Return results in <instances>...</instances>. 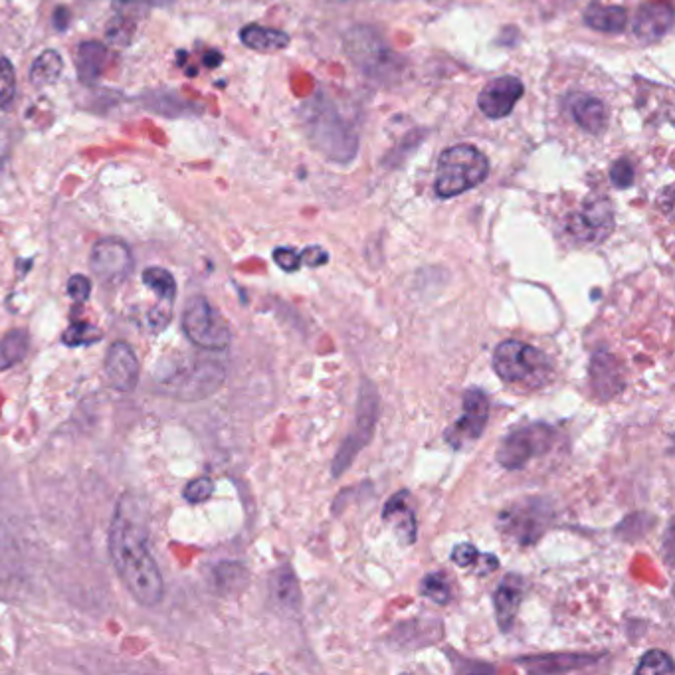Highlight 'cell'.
Wrapping results in <instances>:
<instances>
[{
	"label": "cell",
	"instance_id": "3",
	"mask_svg": "<svg viewBox=\"0 0 675 675\" xmlns=\"http://www.w3.org/2000/svg\"><path fill=\"white\" fill-rule=\"evenodd\" d=\"M489 175V161L474 145H454L438 157L434 191L452 198L480 187Z\"/></svg>",
	"mask_w": 675,
	"mask_h": 675
},
{
	"label": "cell",
	"instance_id": "37",
	"mask_svg": "<svg viewBox=\"0 0 675 675\" xmlns=\"http://www.w3.org/2000/svg\"><path fill=\"white\" fill-rule=\"evenodd\" d=\"M478 557H480L478 549H476L474 545H468V543L458 545V547L452 551V561H454L458 567H462V569L476 565V559H478Z\"/></svg>",
	"mask_w": 675,
	"mask_h": 675
},
{
	"label": "cell",
	"instance_id": "42",
	"mask_svg": "<svg viewBox=\"0 0 675 675\" xmlns=\"http://www.w3.org/2000/svg\"><path fill=\"white\" fill-rule=\"evenodd\" d=\"M68 10H64V8H58L56 10V26H58V30H64L68 24H64V14H66Z\"/></svg>",
	"mask_w": 675,
	"mask_h": 675
},
{
	"label": "cell",
	"instance_id": "17",
	"mask_svg": "<svg viewBox=\"0 0 675 675\" xmlns=\"http://www.w3.org/2000/svg\"><path fill=\"white\" fill-rule=\"evenodd\" d=\"M590 381L600 400H610L612 396H616L624 386L622 367L616 357L606 351L594 353L590 365Z\"/></svg>",
	"mask_w": 675,
	"mask_h": 675
},
{
	"label": "cell",
	"instance_id": "5",
	"mask_svg": "<svg viewBox=\"0 0 675 675\" xmlns=\"http://www.w3.org/2000/svg\"><path fill=\"white\" fill-rule=\"evenodd\" d=\"M349 58L373 80H390L400 72L398 56L373 28H353L345 38Z\"/></svg>",
	"mask_w": 675,
	"mask_h": 675
},
{
	"label": "cell",
	"instance_id": "1",
	"mask_svg": "<svg viewBox=\"0 0 675 675\" xmlns=\"http://www.w3.org/2000/svg\"><path fill=\"white\" fill-rule=\"evenodd\" d=\"M109 555L123 586L141 606L151 608L163 600V575L149 551L145 517L131 495L121 497L115 507L109 529Z\"/></svg>",
	"mask_w": 675,
	"mask_h": 675
},
{
	"label": "cell",
	"instance_id": "13",
	"mask_svg": "<svg viewBox=\"0 0 675 675\" xmlns=\"http://www.w3.org/2000/svg\"><path fill=\"white\" fill-rule=\"evenodd\" d=\"M523 82L515 76H501L491 80L478 97V107L489 119H503L511 115L517 101L523 97Z\"/></svg>",
	"mask_w": 675,
	"mask_h": 675
},
{
	"label": "cell",
	"instance_id": "39",
	"mask_svg": "<svg viewBox=\"0 0 675 675\" xmlns=\"http://www.w3.org/2000/svg\"><path fill=\"white\" fill-rule=\"evenodd\" d=\"M327 260H329V254L321 246H309L301 252V262L311 266V268H319V266L327 264Z\"/></svg>",
	"mask_w": 675,
	"mask_h": 675
},
{
	"label": "cell",
	"instance_id": "41",
	"mask_svg": "<svg viewBox=\"0 0 675 675\" xmlns=\"http://www.w3.org/2000/svg\"><path fill=\"white\" fill-rule=\"evenodd\" d=\"M204 62L208 64V68H216V66L222 62V56H220V54H216V52H212L210 56H206V58H204Z\"/></svg>",
	"mask_w": 675,
	"mask_h": 675
},
{
	"label": "cell",
	"instance_id": "38",
	"mask_svg": "<svg viewBox=\"0 0 675 675\" xmlns=\"http://www.w3.org/2000/svg\"><path fill=\"white\" fill-rule=\"evenodd\" d=\"M68 293L76 301H86L92 293V282L86 276H72L68 282Z\"/></svg>",
	"mask_w": 675,
	"mask_h": 675
},
{
	"label": "cell",
	"instance_id": "26",
	"mask_svg": "<svg viewBox=\"0 0 675 675\" xmlns=\"http://www.w3.org/2000/svg\"><path fill=\"white\" fill-rule=\"evenodd\" d=\"M28 333L14 329L0 339V371H8L18 365L28 351Z\"/></svg>",
	"mask_w": 675,
	"mask_h": 675
},
{
	"label": "cell",
	"instance_id": "30",
	"mask_svg": "<svg viewBox=\"0 0 675 675\" xmlns=\"http://www.w3.org/2000/svg\"><path fill=\"white\" fill-rule=\"evenodd\" d=\"M420 590H422V594H424L426 598H430V600L436 602V604H448V602L452 600L450 584H448V579H446L442 573L428 575L426 579L422 580Z\"/></svg>",
	"mask_w": 675,
	"mask_h": 675
},
{
	"label": "cell",
	"instance_id": "18",
	"mask_svg": "<svg viewBox=\"0 0 675 675\" xmlns=\"http://www.w3.org/2000/svg\"><path fill=\"white\" fill-rule=\"evenodd\" d=\"M573 119L582 131L590 135H602L608 127V109L598 97L575 94L569 101Z\"/></svg>",
	"mask_w": 675,
	"mask_h": 675
},
{
	"label": "cell",
	"instance_id": "4",
	"mask_svg": "<svg viewBox=\"0 0 675 675\" xmlns=\"http://www.w3.org/2000/svg\"><path fill=\"white\" fill-rule=\"evenodd\" d=\"M493 371L509 385L539 388L551 377L549 357L527 343L505 341L493 353Z\"/></svg>",
	"mask_w": 675,
	"mask_h": 675
},
{
	"label": "cell",
	"instance_id": "14",
	"mask_svg": "<svg viewBox=\"0 0 675 675\" xmlns=\"http://www.w3.org/2000/svg\"><path fill=\"white\" fill-rule=\"evenodd\" d=\"M103 371L109 386L119 392H131L139 383L141 367L135 351L125 341H117L107 349Z\"/></svg>",
	"mask_w": 675,
	"mask_h": 675
},
{
	"label": "cell",
	"instance_id": "8",
	"mask_svg": "<svg viewBox=\"0 0 675 675\" xmlns=\"http://www.w3.org/2000/svg\"><path fill=\"white\" fill-rule=\"evenodd\" d=\"M557 432L547 424H529L511 432L497 448V462L505 470H521L533 458L547 454L555 444Z\"/></svg>",
	"mask_w": 675,
	"mask_h": 675
},
{
	"label": "cell",
	"instance_id": "24",
	"mask_svg": "<svg viewBox=\"0 0 675 675\" xmlns=\"http://www.w3.org/2000/svg\"><path fill=\"white\" fill-rule=\"evenodd\" d=\"M594 656H580V654H553V656H543V658H531L523 660V664L531 672L539 674H563V672H575L580 668H586L594 664Z\"/></svg>",
	"mask_w": 675,
	"mask_h": 675
},
{
	"label": "cell",
	"instance_id": "28",
	"mask_svg": "<svg viewBox=\"0 0 675 675\" xmlns=\"http://www.w3.org/2000/svg\"><path fill=\"white\" fill-rule=\"evenodd\" d=\"M143 284L149 290L155 291L163 301H167V303L173 305V301L177 297V282H175V278H173V274L169 270L157 268V266L147 268L143 272Z\"/></svg>",
	"mask_w": 675,
	"mask_h": 675
},
{
	"label": "cell",
	"instance_id": "11",
	"mask_svg": "<svg viewBox=\"0 0 675 675\" xmlns=\"http://www.w3.org/2000/svg\"><path fill=\"white\" fill-rule=\"evenodd\" d=\"M90 268L101 284L119 286L129 278L133 270L131 250L123 240L103 238L92 250Z\"/></svg>",
	"mask_w": 675,
	"mask_h": 675
},
{
	"label": "cell",
	"instance_id": "10",
	"mask_svg": "<svg viewBox=\"0 0 675 675\" xmlns=\"http://www.w3.org/2000/svg\"><path fill=\"white\" fill-rule=\"evenodd\" d=\"M569 234L582 244H600L614 230V212L604 196H588L579 210L569 216Z\"/></svg>",
	"mask_w": 675,
	"mask_h": 675
},
{
	"label": "cell",
	"instance_id": "7",
	"mask_svg": "<svg viewBox=\"0 0 675 675\" xmlns=\"http://www.w3.org/2000/svg\"><path fill=\"white\" fill-rule=\"evenodd\" d=\"M379 420V394L377 388L365 381L361 390H359V400H357V424L355 430L347 436L343 442L335 462H333V476L339 478L341 474L347 472V468L353 464L357 454L371 442L375 428Z\"/></svg>",
	"mask_w": 675,
	"mask_h": 675
},
{
	"label": "cell",
	"instance_id": "16",
	"mask_svg": "<svg viewBox=\"0 0 675 675\" xmlns=\"http://www.w3.org/2000/svg\"><path fill=\"white\" fill-rule=\"evenodd\" d=\"M674 26V8L668 2H648L634 18V34L640 42H658Z\"/></svg>",
	"mask_w": 675,
	"mask_h": 675
},
{
	"label": "cell",
	"instance_id": "33",
	"mask_svg": "<svg viewBox=\"0 0 675 675\" xmlns=\"http://www.w3.org/2000/svg\"><path fill=\"white\" fill-rule=\"evenodd\" d=\"M16 97V74L12 64L0 56V107L6 109Z\"/></svg>",
	"mask_w": 675,
	"mask_h": 675
},
{
	"label": "cell",
	"instance_id": "23",
	"mask_svg": "<svg viewBox=\"0 0 675 675\" xmlns=\"http://www.w3.org/2000/svg\"><path fill=\"white\" fill-rule=\"evenodd\" d=\"M240 40L244 46L256 52H280L290 46V36L282 30L266 28L260 24H250L240 30Z\"/></svg>",
	"mask_w": 675,
	"mask_h": 675
},
{
	"label": "cell",
	"instance_id": "34",
	"mask_svg": "<svg viewBox=\"0 0 675 675\" xmlns=\"http://www.w3.org/2000/svg\"><path fill=\"white\" fill-rule=\"evenodd\" d=\"M634 165L628 159H618L610 167V181L616 189H630L634 185Z\"/></svg>",
	"mask_w": 675,
	"mask_h": 675
},
{
	"label": "cell",
	"instance_id": "25",
	"mask_svg": "<svg viewBox=\"0 0 675 675\" xmlns=\"http://www.w3.org/2000/svg\"><path fill=\"white\" fill-rule=\"evenodd\" d=\"M64 70V60L56 50H44L30 68V84L34 88H46L54 84Z\"/></svg>",
	"mask_w": 675,
	"mask_h": 675
},
{
	"label": "cell",
	"instance_id": "21",
	"mask_svg": "<svg viewBox=\"0 0 675 675\" xmlns=\"http://www.w3.org/2000/svg\"><path fill=\"white\" fill-rule=\"evenodd\" d=\"M109 62V50L99 42H82L78 46L76 54V66H78V78L86 86H96L97 80L105 72Z\"/></svg>",
	"mask_w": 675,
	"mask_h": 675
},
{
	"label": "cell",
	"instance_id": "29",
	"mask_svg": "<svg viewBox=\"0 0 675 675\" xmlns=\"http://www.w3.org/2000/svg\"><path fill=\"white\" fill-rule=\"evenodd\" d=\"M135 32H137V22L133 20V16L117 14L115 18H111V22L105 28V40L115 48H125L133 42Z\"/></svg>",
	"mask_w": 675,
	"mask_h": 675
},
{
	"label": "cell",
	"instance_id": "40",
	"mask_svg": "<svg viewBox=\"0 0 675 675\" xmlns=\"http://www.w3.org/2000/svg\"><path fill=\"white\" fill-rule=\"evenodd\" d=\"M119 2H133V4H153V6H167L173 0H119Z\"/></svg>",
	"mask_w": 675,
	"mask_h": 675
},
{
	"label": "cell",
	"instance_id": "22",
	"mask_svg": "<svg viewBox=\"0 0 675 675\" xmlns=\"http://www.w3.org/2000/svg\"><path fill=\"white\" fill-rule=\"evenodd\" d=\"M584 24L596 32L606 34H620L626 30L628 12L624 6H608L600 2H592L584 10Z\"/></svg>",
	"mask_w": 675,
	"mask_h": 675
},
{
	"label": "cell",
	"instance_id": "15",
	"mask_svg": "<svg viewBox=\"0 0 675 675\" xmlns=\"http://www.w3.org/2000/svg\"><path fill=\"white\" fill-rule=\"evenodd\" d=\"M224 381V371L216 363H196L191 371L175 375L169 379V388L175 390V396L200 398L214 392Z\"/></svg>",
	"mask_w": 675,
	"mask_h": 675
},
{
	"label": "cell",
	"instance_id": "6",
	"mask_svg": "<svg viewBox=\"0 0 675 675\" xmlns=\"http://www.w3.org/2000/svg\"><path fill=\"white\" fill-rule=\"evenodd\" d=\"M183 331L191 343L206 351H222L232 339L226 319L202 295H196L187 303L183 313Z\"/></svg>",
	"mask_w": 675,
	"mask_h": 675
},
{
	"label": "cell",
	"instance_id": "27",
	"mask_svg": "<svg viewBox=\"0 0 675 675\" xmlns=\"http://www.w3.org/2000/svg\"><path fill=\"white\" fill-rule=\"evenodd\" d=\"M272 594L280 602V606L295 610L299 606V586L293 577L290 567H284L272 577Z\"/></svg>",
	"mask_w": 675,
	"mask_h": 675
},
{
	"label": "cell",
	"instance_id": "36",
	"mask_svg": "<svg viewBox=\"0 0 675 675\" xmlns=\"http://www.w3.org/2000/svg\"><path fill=\"white\" fill-rule=\"evenodd\" d=\"M274 260L284 272H295L301 266V254H297L293 248H278L274 252Z\"/></svg>",
	"mask_w": 675,
	"mask_h": 675
},
{
	"label": "cell",
	"instance_id": "20",
	"mask_svg": "<svg viewBox=\"0 0 675 675\" xmlns=\"http://www.w3.org/2000/svg\"><path fill=\"white\" fill-rule=\"evenodd\" d=\"M523 600V584L519 577H505V580L497 586L493 594V604H495V614H497V624L503 632H507L513 626V620L517 616L519 604Z\"/></svg>",
	"mask_w": 675,
	"mask_h": 675
},
{
	"label": "cell",
	"instance_id": "2",
	"mask_svg": "<svg viewBox=\"0 0 675 675\" xmlns=\"http://www.w3.org/2000/svg\"><path fill=\"white\" fill-rule=\"evenodd\" d=\"M303 125L311 145L325 157L343 163L357 153V135L351 131L341 113L327 99H313L303 107Z\"/></svg>",
	"mask_w": 675,
	"mask_h": 675
},
{
	"label": "cell",
	"instance_id": "9",
	"mask_svg": "<svg viewBox=\"0 0 675 675\" xmlns=\"http://www.w3.org/2000/svg\"><path fill=\"white\" fill-rule=\"evenodd\" d=\"M553 519L549 503L541 499H531L517 503L499 515V525L507 535H511L519 545L535 543Z\"/></svg>",
	"mask_w": 675,
	"mask_h": 675
},
{
	"label": "cell",
	"instance_id": "12",
	"mask_svg": "<svg viewBox=\"0 0 675 675\" xmlns=\"http://www.w3.org/2000/svg\"><path fill=\"white\" fill-rule=\"evenodd\" d=\"M489 418V400L482 390L472 388L464 394V412L446 430V440L454 448H464L470 442H476L482 438L483 430L487 426Z\"/></svg>",
	"mask_w": 675,
	"mask_h": 675
},
{
	"label": "cell",
	"instance_id": "31",
	"mask_svg": "<svg viewBox=\"0 0 675 675\" xmlns=\"http://www.w3.org/2000/svg\"><path fill=\"white\" fill-rule=\"evenodd\" d=\"M101 331L92 323H74L64 333V345L68 347H80V345H92L101 339Z\"/></svg>",
	"mask_w": 675,
	"mask_h": 675
},
{
	"label": "cell",
	"instance_id": "19",
	"mask_svg": "<svg viewBox=\"0 0 675 675\" xmlns=\"http://www.w3.org/2000/svg\"><path fill=\"white\" fill-rule=\"evenodd\" d=\"M408 491H398L392 495L385 505L383 517L394 529L402 545H412L416 541V519L414 513L408 509Z\"/></svg>",
	"mask_w": 675,
	"mask_h": 675
},
{
	"label": "cell",
	"instance_id": "35",
	"mask_svg": "<svg viewBox=\"0 0 675 675\" xmlns=\"http://www.w3.org/2000/svg\"><path fill=\"white\" fill-rule=\"evenodd\" d=\"M214 493V483L210 478H196L185 487V499L191 503H202Z\"/></svg>",
	"mask_w": 675,
	"mask_h": 675
},
{
	"label": "cell",
	"instance_id": "32",
	"mask_svg": "<svg viewBox=\"0 0 675 675\" xmlns=\"http://www.w3.org/2000/svg\"><path fill=\"white\" fill-rule=\"evenodd\" d=\"M636 674H674L672 658L662 650H650L640 660Z\"/></svg>",
	"mask_w": 675,
	"mask_h": 675
}]
</instances>
